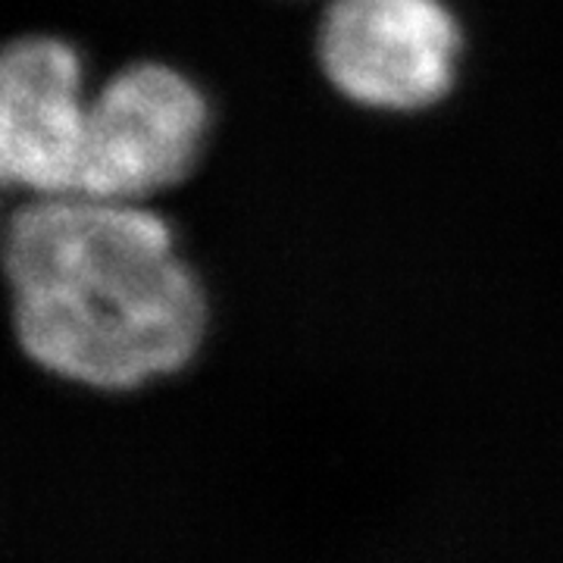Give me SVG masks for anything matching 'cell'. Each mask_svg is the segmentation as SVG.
Segmentation results:
<instances>
[{"mask_svg": "<svg viewBox=\"0 0 563 563\" xmlns=\"http://www.w3.org/2000/svg\"><path fill=\"white\" fill-rule=\"evenodd\" d=\"M3 273L20 351L63 385L141 391L207 342V291L144 203L29 198L7 222Z\"/></svg>", "mask_w": 563, "mask_h": 563, "instance_id": "1", "label": "cell"}, {"mask_svg": "<svg viewBox=\"0 0 563 563\" xmlns=\"http://www.w3.org/2000/svg\"><path fill=\"white\" fill-rule=\"evenodd\" d=\"M203 135L207 103L191 81L161 63L129 66L88 103L73 198L144 203L195 169Z\"/></svg>", "mask_w": 563, "mask_h": 563, "instance_id": "2", "label": "cell"}, {"mask_svg": "<svg viewBox=\"0 0 563 563\" xmlns=\"http://www.w3.org/2000/svg\"><path fill=\"white\" fill-rule=\"evenodd\" d=\"M461 29L442 0H332L320 25L325 79L376 110H422L454 85Z\"/></svg>", "mask_w": 563, "mask_h": 563, "instance_id": "3", "label": "cell"}, {"mask_svg": "<svg viewBox=\"0 0 563 563\" xmlns=\"http://www.w3.org/2000/svg\"><path fill=\"white\" fill-rule=\"evenodd\" d=\"M79 54L60 38L13 41L0 60V173L29 198L79 191L88 125Z\"/></svg>", "mask_w": 563, "mask_h": 563, "instance_id": "4", "label": "cell"}]
</instances>
